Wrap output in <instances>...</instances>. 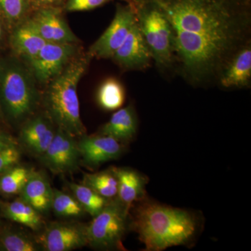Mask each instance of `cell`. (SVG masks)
<instances>
[{
	"instance_id": "cell-15",
	"label": "cell",
	"mask_w": 251,
	"mask_h": 251,
	"mask_svg": "<svg viewBox=\"0 0 251 251\" xmlns=\"http://www.w3.org/2000/svg\"><path fill=\"white\" fill-rule=\"evenodd\" d=\"M251 82V42L239 50L223 71L218 84L224 88H245Z\"/></svg>"
},
{
	"instance_id": "cell-22",
	"label": "cell",
	"mask_w": 251,
	"mask_h": 251,
	"mask_svg": "<svg viewBox=\"0 0 251 251\" xmlns=\"http://www.w3.org/2000/svg\"><path fill=\"white\" fill-rule=\"evenodd\" d=\"M82 184L107 199L117 198L118 183L113 168L94 173H85Z\"/></svg>"
},
{
	"instance_id": "cell-4",
	"label": "cell",
	"mask_w": 251,
	"mask_h": 251,
	"mask_svg": "<svg viewBox=\"0 0 251 251\" xmlns=\"http://www.w3.org/2000/svg\"><path fill=\"white\" fill-rule=\"evenodd\" d=\"M40 101L36 80L30 68L17 59L0 64V105L15 123L32 116Z\"/></svg>"
},
{
	"instance_id": "cell-33",
	"label": "cell",
	"mask_w": 251,
	"mask_h": 251,
	"mask_svg": "<svg viewBox=\"0 0 251 251\" xmlns=\"http://www.w3.org/2000/svg\"><path fill=\"white\" fill-rule=\"evenodd\" d=\"M1 113H2V110H1V105H0V116H1Z\"/></svg>"
},
{
	"instance_id": "cell-23",
	"label": "cell",
	"mask_w": 251,
	"mask_h": 251,
	"mask_svg": "<svg viewBox=\"0 0 251 251\" xmlns=\"http://www.w3.org/2000/svg\"><path fill=\"white\" fill-rule=\"evenodd\" d=\"M68 186L85 212L90 214L92 217L99 214L111 201L100 196L92 188L82 183H69Z\"/></svg>"
},
{
	"instance_id": "cell-9",
	"label": "cell",
	"mask_w": 251,
	"mask_h": 251,
	"mask_svg": "<svg viewBox=\"0 0 251 251\" xmlns=\"http://www.w3.org/2000/svg\"><path fill=\"white\" fill-rule=\"evenodd\" d=\"M39 158L43 166L54 174L75 172L81 162L77 141L75 137L57 128L53 140Z\"/></svg>"
},
{
	"instance_id": "cell-19",
	"label": "cell",
	"mask_w": 251,
	"mask_h": 251,
	"mask_svg": "<svg viewBox=\"0 0 251 251\" xmlns=\"http://www.w3.org/2000/svg\"><path fill=\"white\" fill-rule=\"evenodd\" d=\"M53 188L46 175L33 170L19 196L41 214L51 209Z\"/></svg>"
},
{
	"instance_id": "cell-29",
	"label": "cell",
	"mask_w": 251,
	"mask_h": 251,
	"mask_svg": "<svg viewBox=\"0 0 251 251\" xmlns=\"http://www.w3.org/2000/svg\"><path fill=\"white\" fill-rule=\"evenodd\" d=\"M21 156L18 145H12L0 150V175L18 164Z\"/></svg>"
},
{
	"instance_id": "cell-25",
	"label": "cell",
	"mask_w": 251,
	"mask_h": 251,
	"mask_svg": "<svg viewBox=\"0 0 251 251\" xmlns=\"http://www.w3.org/2000/svg\"><path fill=\"white\" fill-rule=\"evenodd\" d=\"M51 209L58 217L78 219L87 214L72 193L53 188Z\"/></svg>"
},
{
	"instance_id": "cell-1",
	"label": "cell",
	"mask_w": 251,
	"mask_h": 251,
	"mask_svg": "<svg viewBox=\"0 0 251 251\" xmlns=\"http://www.w3.org/2000/svg\"><path fill=\"white\" fill-rule=\"evenodd\" d=\"M174 32L175 70L190 85L218 84L251 42V0H155Z\"/></svg>"
},
{
	"instance_id": "cell-7",
	"label": "cell",
	"mask_w": 251,
	"mask_h": 251,
	"mask_svg": "<svg viewBox=\"0 0 251 251\" xmlns=\"http://www.w3.org/2000/svg\"><path fill=\"white\" fill-rule=\"evenodd\" d=\"M136 16L133 3H117L115 16L101 36L90 46L87 53L97 59H111L123 44L131 29Z\"/></svg>"
},
{
	"instance_id": "cell-12",
	"label": "cell",
	"mask_w": 251,
	"mask_h": 251,
	"mask_svg": "<svg viewBox=\"0 0 251 251\" xmlns=\"http://www.w3.org/2000/svg\"><path fill=\"white\" fill-rule=\"evenodd\" d=\"M81 163L90 168H97L100 165L122 156L125 144L101 134L85 135L77 140Z\"/></svg>"
},
{
	"instance_id": "cell-14",
	"label": "cell",
	"mask_w": 251,
	"mask_h": 251,
	"mask_svg": "<svg viewBox=\"0 0 251 251\" xmlns=\"http://www.w3.org/2000/svg\"><path fill=\"white\" fill-rule=\"evenodd\" d=\"M55 132L54 124L47 115L31 116L23 122L20 141L29 152L39 158L49 148Z\"/></svg>"
},
{
	"instance_id": "cell-27",
	"label": "cell",
	"mask_w": 251,
	"mask_h": 251,
	"mask_svg": "<svg viewBox=\"0 0 251 251\" xmlns=\"http://www.w3.org/2000/svg\"><path fill=\"white\" fill-rule=\"evenodd\" d=\"M31 0H0V14L14 29L28 18Z\"/></svg>"
},
{
	"instance_id": "cell-31",
	"label": "cell",
	"mask_w": 251,
	"mask_h": 251,
	"mask_svg": "<svg viewBox=\"0 0 251 251\" xmlns=\"http://www.w3.org/2000/svg\"><path fill=\"white\" fill-rule=\"evenodd\" d=\"M12 145H18L17 142L9 135L0 132V150Z\"/></svg>"
},
{
	"instance_id": "cell-16",
	"label": "cell",
	"mask_w": 251,
	"mask_h": 251,
	"mask_svg": "<svg viewBox=\"0 0 251 251\" xmlns=\"http://www.w3.org/2000/svg\"><path fill=\"white\" fill-rule=\"evenodd\" d=\"M10 43L15 53L29 64L47 42L27 18L13 29Z\"/></svg>"
},
{
	"instance_id": "cell-18",
	"label": "cell",
	"mask_w": 251,
	"mask_h": 251,
	"mask_svg": "<svg viewBox=\"0 0 251 251\" xmlns=\"http://www.w3.org/2000/svg\"><path fill=\"white\" fill-rule=\"evenodd\" d=\"M138 117L133 104L119 109L108 122L102 126L99 134L108 135L126 144L135 138L138 130Z\"/></svg>"
},
{
	"instance_id": "cell-20",
	"label": "cell",
	"mask_w": 251,
	"mask_h": 251,
	"mask_svg": "<svg viewBox=\"0 0 251 251\" xmlns=\"http://www.w3.org/2000/svg\"><path fill=\"white\" fill-rule=\"evenodd\" d=\"M3 216L11 221L23 225L34 231H39L44 226L42 214L21 197L1 203Z\"/></svg>"
},
{
	"instance_id": "cell-17",
	"label": "cell",
	"mask_w": 251,
	"mask_h": 251,
	"mask_svg": "<svg viewBox=\"0 0 251 251\" xmlns=\"http://www.w3.org/2000/svg\"><path fill=\"white\" fill-rule=\"evenodd\" d=\"M112 168L118 183L117 198L130 209L133 203L145 199L148 178L131 168Z\"/></svg>"
},
{
	"instance_id": "cell-8",
	"label": "cell",
	"mask_w": 251,
	"mask_h": 251,
	"mask_svg": "<svg viewBox=\"0 0 251 251\" xmlns=\"http://www.w3.org/2000/svg\"><path fill=\"white\" fill-rule=\"evenodd\" d=\"M80 54L79 44L47 43L29 63L36 82L47 85Z\"/></svg>"
},
{
	"instance_id": "cell-11",
	"label": "cell",
	"mask_w": 251,
	"mask_h": 251,
	"mask_svg": "<svg viewBox=\"0 0 251 251\" xmlns=\"http://www.w3.org/2000/svg\"><path fill=\"white\" fill-rule=\"evenodd\" d=\"M111 59L124 72L145 71L151 67L152 57L137 21Z\"/></svg>"
},
{
	"instance_id": "cell-26",
	"label": "cell",
	"mask_w": 251,
	"mask_h": 251,
	"mask_svg": "<svg viewBox=\"0 0 251 251\" xmlns=\"http://www.w3.org/2000/svg\"><path fill=\"white\" fill-rule=\"evenodd\" d=\"M0 250L5 251H42L36 238L19 231L6 230L0 234Z\"/></svg>"
},
{
	"instance_id": "cell-21",
	"label": "cell",
	"mask_w": 251,
	"mask_h": 251,
	"mask_svg": "<svg viewBox=\"0 0 251 251\" xmlns=\"http://www.w3.org/2000/svg\"><path fill=\"white\" fill-rule=\"evenodd\" d=\"M125 87L116 77L105 79L97 90V103L100 108L108 111L121 108L125 103Z\"/></svg>"
},
{
	"instance_id": "cell-28",
	"label": "cell",
	"mask_w": 251,
	"mask_h": 251,
	"mask_svg": "<svg viewBox=\"0 0 251 251\" xmlns=\"http://www.w3.org/2000/svg\"><path fill=\"white\" fill-rule=\"evenodd\" d=\"M116 0H67L64 9L67 12L90 11ZM126 3H133V0H120Z\"/></svg>"
},
{
	"instance_id": "cell-2",
	"label": "cell",
	"mask_w": 251,
	"mask_h": 251,
	"mask_svg": "<svg viewBox=\"0 0 251 251\" xmlns=\"http://www.w3.org/2000/svg\"><path fill=\"white\" fill-rule=\"evenodd\" d=\"M140 202L130 218V228L138 234L144 251L186 245L196 236L197 219L189 211L145 199Z\"/></svg>"
},
{
	"instance_id": "cell-13",
	"label": "cell",
	"mask_w": 251,
	"mask_h": 251,
	"mask_svg": "<svg viewBox=\"0 0 251 251\" xmlns=\"http://www.w3.org/2000/svg\"><path fill=\"white\" fill-rule=\"evenodd\" d=\"M36 30L47 43L79 44L80 40L73 32L62 16L60 7L41 8L29 18Z\"/></svg>"
},
{
	"instance_id": "cell-10",
	"label": "cell",
	"mask_w": 251,
	"mask_h": 251,
	"mask_svg": "<svg viewBox=\"0 0 251 251\" xmlns=\"http://www.w3.org/2000/svg\"><path fill=\"white\" fill-rule=\"evenodd\" d=\"M35 238L45 251H70L88 245L87 224L80 223H52Z\"/></svg>"
},
{
	"instance_id": "cell-6",
	"label": "cell",
	"mask_w": 251,
	"mask_h": 251,
	"mask_svg": "<svg viewBox=\"0 0 251 251\" xmlns=\"http://www.w3.org/2000/svg\"><path fill=\"white\" fill-rule=\"evenodd\" d=\"M130 209L117 198L87 224L88 245L97 250L125 251L124 237L130 228Z\"/></svg>"
},
{
	"instance_id": "cell-30",
	"label": "cell",
	"mask_w": 251,
	"mask_h": 251,
	"mask_svg": "<svg viewBox=\"0 0 251 251\" xmlns=\"http://www.w3.org/2000/svg\"><path fill=\"white\" fill-rule=\"evenodd\" d=\"M64 0H31V6L35 9L41 8L59 7Z\"/></svg>"
},
{
	"instance_id": "cell-24",
	"label": "cell",
	"mask_w": 251,
	"mask_h": 251,
	"mask_svg": "<svg viewBox=\"0 0 251 251\" xmlns=\"http://www.w3.org/2000/svg\"><path fill=\"white\" fill-rule=\"evenodd\" d=\"M33 169L18 164L0 175V193L4 196H19Z\"/></svg>"
},
{
	"instance_id": "cell-5",
	"label": "cell",
	"mask_w": 251,
	"mask_h": 251,
	"mask_svg": "<svg viewBox=\"0 0 251 251\" xmlns=\"http://www.w3.org/2000/svg\"><path fill=\"white\" fill-rule=\"evenodd\" d=\"M136 21L152 60L163 73L175 69L174 32L169 20L155 0H133Z\"/></svg>"
},
{
	"instance_id": "cell-3",
	"label": "cell",
	"mask_w": 251,
	"mask_h": 251,
	"mask_svg": "<svg viewBox=\"0 0 251 251\" xmlns=\"http://www.w3.org/2000/svg\"><path fill=\"white\" fill-rule=\"evenodd\" d=\"M92 59L87 52L77 55L47 84L44 96L46 115L57 128L75 138L84 136L87 131L81 120L77 90Z\"/></svg>"
},
{
	"instance_id": "cell-32",
	"label": "cell",
	"mask_w": 251,
	"mask_h": 251,
	"mask_svg": "<svg viewBox=\"0 0 251 251\" xmlns=\"http://www.w3.org/2000/svg\"><path fill=\"white\" fill-rule=\"evenodd\" d=\"M4 36V27H3L2 16L0 14V41L2 40Z\"/></svg>"
}]
</instances>
